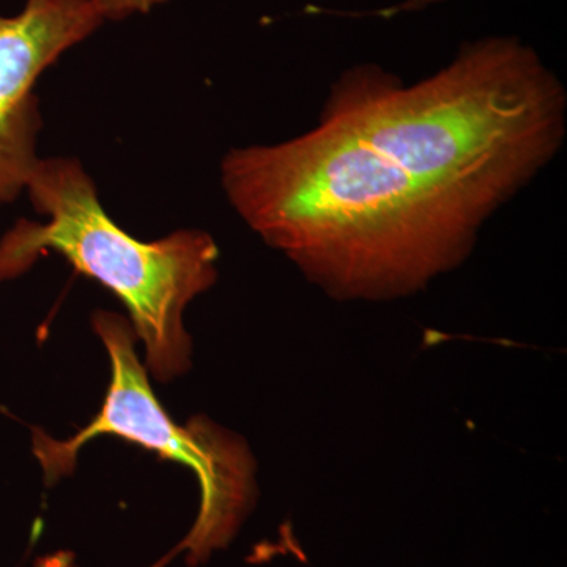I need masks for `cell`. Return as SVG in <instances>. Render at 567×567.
<instances>
[{"label": "cell", "instance_id": "cell-1", "mask_svg": "<svg viewBox=\"0 0 567 567\" xmlns=\"http://www.w3.org/2000/svg\"><path fill=\"white\" fill-rule=\"evenodd\" d=\"M234 210L338 301H391L458 267L483 221L353 134L319 122L281 144L233 148Z\"/></svg>", "mask_w": 567, "mask_h": 567}, {"label": "cell", "instance_id": "cell-2", "mask_svg": "<svg viewBox=\"0 0 567 567\" xmlns=\"http://www.w3.org/2000/svg\"><path fill=\"white\" fill-rule=\"evenodd\" d=\"M319 122L484 223L561 148L566 92L517 37H486L413 85L377 63L352 66L331 85Z\"/></svg>", "mask_w": 567, "mask_h": 567}, {"label": "cell", "instance_id": "cell-3", "mask_svg": "<svg viewBox=\"0 0 567 567\" xmlns=\"http://www.w3.org/2000/svg\"><path fill=\"white\" fill-rule=\"evenodd\" d=\"M25 192L48 221L20 219L3 234L0 282L20 278L43 252L61 254L128 309L159 382L185 374L193 344L183 312L218 279L219 249L210 235L182 229L151 244L137 240L112 221L91 175L73 158H39Z\"/></svg>", "mask_w": 567, "mask_h": 567}, {"label": "cell", "instance_id": "cell-4", "mask_svg": "<svg viewBox=\"0 0 567 567\" xmlns=\"http://www.w3.org/2000/svg\"><path fill=\"white\" fill-rule=\"evenodd\" d=\"M93 330L111 358V383L99 415L69 440L33 431V454L47 484L76 468L78 454L99 435L136 443L163 458L188 466L199 480L200 509L192 532L173 551L188 550L192 566L229 546L256 503V461L240 436L197 416L175 424L153 394L147 372L134 352L132 323L114 312L96 311Z\"/></svg>", "mask_w": 567, "mask_h": 567}, {"label": "cell", "instance_id": "cell-5", "mask_svg": "<svg viewBox=\"0 0 567 567\" xmlns=\"http://www.w3.org/2000/svg\"><path fill=\"white\" fill-rule=\"evenodd\" d=\"M103 22L92 0H25L20 13L0 17V207L25 192L39 162L41 114L33 85Z\"/></svg>", "mask_w": 567, "mask_h": 567}, {"label": "cell", "instance_id": "cell-6", "mask_svg": "<svg viewBox=\"0 0 567 567\" xmlns=\"http://www.w3.org/2000/svg\"><path fill=\"white\" fill-rule=\"evenodd\" d=\"M104 21H122L136 13H148L167 0H92Z\"/></svg>", "mask_w": 567, "mask_h": 567}, {"label": "cell", "instance_id": "cell-7", "mask_svg": "<svg viewBox=\"0 0 567 567\" xmlns=\"http://www.w3.org/2000/svg\"><path fill=\"white\" fill-rule=\"evenodd\" d=\"M436 2L442 0H404V2L398 3V6L390 7V9L377 11L375 14H380L383 18L395 17L399 13H409V11L423 10L425 7L434 6Z\"/></svg>", "mask_w": 567, "mask_h": 567}]
</instances>
